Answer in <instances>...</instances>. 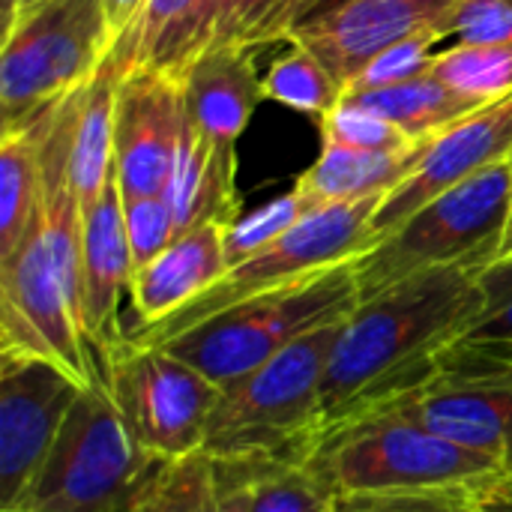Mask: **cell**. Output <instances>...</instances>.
Wrapping results in <instances>:
<instances>
[{
    "label": "cell",
    "mask_w": 512,
    "mask_h": 512,
    "mask_svg": "<svg viewBox=\"0 0 512 512\" xmlns=\"http://www.w3.org/2000/svg\"><path fill=\"white\" fill-rule=\"evenodd\" d=\"M483 264L420 270L345 318L324 378V432L417 390L483 306ZM324 438V435H321Z\"/></svg>",
    "instance_id": "obj_1"
},
{
    "label": "cell",
    "mask_w": 512,
    "mask_h": 512,
    "mask_svg": "<svg viewBox=\"0 0 512 512\" xmlns=\"http://www.w3.org/2000/svg\"><path fill=\"white\" fill-rule=\"evenodd\" d=\"M342 321H330L219 393L204 453L228 462L306 459L324 435V378Z\"/></svg>",
    "instance_id": "obj_2"
},
{
    "label": "cell",
    "mask_w": 512,
    "mask_h": 512,
    "mask_svg": "<svg viewBox=\"0 0 512 512\" xmlns=\"http://www.w3.org/2000/svg\"><path fill=\"white\" fill-rule=\"evenodd\" d=\"M360 303L354 261L318 270L294 285L243 300L162 342L219 390L264 366L300 336L348 318Z\"/></svg>",
    "instance_id": "obj_3"
},
{
    "label": "cell",
    "mask_w": 512,
    "mask_h": 512,
    "mask_svg": "<svg viewBox=\"0 0 512 512\" xmlns=\"http://www.w3.org/2000/svg\"><path fill=\"white\" fill-rule=\"evenodd\" d=\"M312 459L336 495L477 486L504 474L495 459L432 432L396 402L327 429Z\"/></svg>",
    "instance_id": "obj_4"
},
{
    "label": "cell",
    "mask_w": 512,
    "mask_h": 512,
    "mask_svg": "<svg viewBox=\"0 0 512 512\" xmlns=\"http://www.w3.org/2000/svg\"><path fill=\"white\" fill-rule=\"evenodd\" d=\"M156 465L99 375L75 399L42 471L9 512H126Z\"/></svg>",
    "instance_id": "obj_5"
},
{
    "label": "cell",
    "mask_w": 512,
    "mask_h": 512,
    "mask_svg": "<svg viewBox=\"0 0 512 512\" xmlns=\"http://www.w3.org/2000/svg\"><path fill=\"white\" fill-rule=\"evenodd\" d=\"M111 42L102 0H6L0 45L3 129L81 87Z\"/></svg>",
    "instance_id": "obj_6"
},
{
    "label": "cell",
    "mask_w": 512,
    "mask_h": 512,
    "mask_svg": "<svg viewBox=\"0 0 512 512\" xmlns=\"http://www.w3.org/2000/svg\"><path fill=\"white\" fill-rule=\"evenodd\" d=\"M512 204V156L420 207L354 258L360 300L447 264H492Z\"/></svg>",
    "instance_id": "obj_7"
},
{
    "label": "cell",
    "mask_w": 512,
    "mask_h": 512,
    "mask_svg": "<svg viewBox=\"0 0 512 512\" xmlns=\"http://www.w3.org/2000/svg\"><path fill=\"white\" fill-rule=\"evenodd\" d=\"M378 204H381V198H366V201L324 204V207L309 210L279 240L267 243L255 255L228 267L225 276L213 288H207L198 300H192L171 318H165L153 327H144V330H129L126 336L141 345H162L171 336H177V333H183V330H189L243 300L294 285L318 270L354 261L375 243L372 219H375Z\"/></svg>",
    "instance_id": "obj_8"
},
{
    "label": "cell",
    "mask_w": 512,
    "mask_h": 512,
    "mask_svg": "<svg viewBox=\"0 0 512 512\" xmlns=\"http://www.w3.org/2000/svg\"><path fill=\"white\" fill-rule=\"evenodd\" d=\"M99 375L132 438L156 462L201 453L219 387L165 345L123 336L96 354Z\"/></svg>",
    "instance_id": "obj_9"
},
{
    "label": "cell",
    "mask_w": 512,
    "mask_h": 512,
    "mask_svg": "<svg viewBox=\"0 0 512 512\" xmlns=\"http://www.w3.org/2000/svg\"><path fill=\"white\" fill-rule=\"evenodd\" d=\"M0 357L51 363L84 390L99 378V360L81 321V297L45 243L39 204L18 246L0 258Z\"/></svg>",
    "instance_id": "obj_10"
},
{
    "label": "cell",
    "mask_w": 512,
    "mask_h": 512,
    "mask_svg": "<svg viewBox=\"0 0 512 512\" xmlns=\"http://www.w3.org/2000/svg\"><path fill=\"white\" fill-rule=\"evenodd\" d=\"M432 432L495 459L512 477V357L456 345L411 393L396 399Z\"/></svg>",
    "instance_id": "obj_11"
},
{
    "label": "cell",
    "mask_w": 512,
    "mask_h": 512,
    "mask_svg": "<svg viewBox=\"0 0 512 512\" xmlns=\"http://www.w3.org/2000/svg\"><path fill=\"white\" fill-rule=\"evenodd\" d=\"M81 390L51 363L0 357V512L33 486Z\"/></svg>",
    "instance_id": "obj_12"
},
{
    "label": "cell",
    "mask_w": 512,
    "mask_h": 512,
    "mask_svg": "<svg viewBox=\"0 0 512 512\" xmlns=\"http://www.w3.org/2000/svg\"><path fill=\"white\" fill-rule=\"evenodd\" d=\"M183 117V75L153 66H138L123 75L114 114V171L123 198L165 195Z\"/></svg>",
    "instance_id": "obj_13"
},
{
    "label": "cell",
    "mask_w": 512,
    "mask_h": 512,
    "mask_svg": "<svg viewBox=\"0 0 512 512\" xmlns=\"http://www.w3.org/2000/svg\"><path fill=\"white\" fill-rule=\"evenodd\" d=\"M512 156V93L492 99L438 132L411 177L381 198L372 219V240L393 234L420 207L450 192L453 186L483 174ZM372 243V246H375Z\"/></svg>",
    "instance_id": "obj_14"
},
{
    "label": "cell",
    "mask_w": 512,
    "mask_h": 512,
    "mask_svg": "<svg viewBox=\"0 0 512 512\" xmlns=\"http://www.w3.org/2000/svg\"><path fill=\"white\" fill-rule=\"evenodd\" d=\"M450 9L417 0H330L303 15L285 42L309 48L348 87L378 54L423 27L447 21Z\"/></svg>",
    "instance_id": "obj_15"
},
{
    "label": "cell",
    "mask_w": 512,
    "mask_h": 512,
    "mask_svg": "<svg viewBox=\"0 0 512 512\" xmlns=\"http://www.w3.org/2000/svg\"><path fill=\"white\" fill-rule=\"evenodd\" d=\"M132 273L135 261L123 219V192L117 171H111L102 198L84 213L81 321L96 354L126 336L120 327V300L129 294Z\"/></svg>",
    "instance_id": "obj_16"
},
{
    "label": "cell",
    "mask_w": 512,
    "mask_h": 512,
    "mask_svg": "<svg viewBox=\"0 0 512 512\" xmlns=\"http://www.w3.org/2000/svg\"><path fill=\"white\" fill-rule=\"evenodd\" d=\"M255 54L258 48L249 45H213L183 72L186 117L219 150H237L240 135L264 99Z\"/></svg>",
    "instance_id": "obj_17"
},
{
    "label": "cell",
    "mask_w": 512,
    "mask_h": 512,
    "mask_svg": "<svg viewBox=\"0 0 512 512\" xmlns=\"http://www.w3.org/2000/svg\"><path fill=\"white\" fill-rule=\"evenodd\" d=\"M225 234L228 225L204 222L180 234L150 264L135 270L129 285V300L135 309L132 330H144L171 318L225 276Z\"/></svg>",
    "instance_id": "obj_18"
},
{
    "label": "cell",
    "mask_w": 512,
    "mask_h": 512,
    "mask_svg": "<svg viewBox=\"0 0 512 512\" xmlns=\"http://www.w3.org/2000/svg\"><path fill=\"white\" fill-rule=\"evenodd\" d=\"M165 195L174 207L177 237L204 222H222L231 228L243 216L237 195V150L213 147L192 120L183 117L174 174Z\"/></svg>",
    "instance_id": "obj_19"
},
{
    "label": "cell",
    "mask_w": 512,
    "mask_h": 512,
    "mask_svg": "<svg viewBox=\"0 0 512 512\" xmlns=\"http://www.w3.org/2000/svg\"><path fill=\"white\" fill-rule=\"evenodd\" d=\"M132 69V57L123 39H114L96 72L81 90L75 138H72V183L87 213L105 192L114 171V114L123 75Z\"/></svg>",
    "instance_id": "obj_20"
},
{
    "label": "cell",
    "mask_w": 512,
    "mask_h": 512,
    "mask_svg": "<svg viewBox=\"0 0 512 512\" xmlns=\"http://www.w3.org/2000/svg\"><path fill=\"white\" fill-rule=\"evenodd\" d=\"M429 141L432 138L393 153H357L342 147H321L315 165H309L294 186L309 198L312 207L384 198L411 177Z\"/></svg>",
    "instance_id": "obj_21"
},
{
    "label": "cell",
    "mask_w": 512,
    "mask_h": 512,
    "mask_svg": "<svg viewBox=\"0 0 512 512\" xmlns=\"http://www.w3.org/2000/svg\"><path fill=\"white\" fill-rule=\"evenodd\" d=\"M126 512H246L240 465L204 450L162 462Z\"/></svg>",
    "instance_id": "obj_22"
},
{
    "label": "cell",
    "mask_w": 512,
    "mask_h": 512,
    "mask_svg": "<svg viewBox=\"0 0 512 512\" xmlns=\"http://www.w3.org/2000/svg\"><path fill=\"white\" fill-rule=\"evenodd\" d=\"M57 102L0 132V258L18 246L36 213L42 183V147Z\"/></svg>",
    "instance_id": "obj_23"
},
{
    "label": "cell",
    "mask_w": 512,
    "mask_h": 512,
    "mask_svg": "<svg viewBox=\"0 0 512 512\" xmlns=\"http://www.w3.org/2000/svg\"><path fill=\"white\" fill-rule=\"evenodd\" d=\"M345 99L378 111L381 117H387L390 123H396L405 135H411L417 141L435 138L438 132H444L447 126L459 123L462 117H468L471 111L480 108V102L462 96L459 90H453L432 72L402 81V84H393V87L354 93Z\"/></svg>",
    "instance_id": "obj_24"
},
{
    "label": "cell",
    "mask_w": 512,
    "mask_h": 512,
    "mask_svg": "<svg viewBox=\"0 0 512 512\" xmlns=\"http://www.w3.org/2000/svg\"><path fill=\"white\" fill-rule=\"evenodd\" d=\"M312 456L282 462H237L246 489V512L336 510V492Z\"/></svg>",
    "instance_id": "obj_25"
},
{
    "label": "cell",
    "mask_w": 512,
    "mask_h": 512,
    "mask_svg": "<svg viewBox=\"0 0 512 512\" xmlns=\"http://www.w3.org/2000/svg\"><path fill=\"white\" fill-rule=\"evenodd\" d=\"M342 96L345 87L309 48L297 42H291V48L276 57L264 75V99H273L303 114H315L318 120L330 114L342 102Z\"/></svg>",
    "instance_id": "obj_26"
},
{
    "label": "cell",
    "mask_w": 512,
    "mask_h": 512,
    "mask_svg": "<svg viewBox=\"0 0 512 512\" xmlns=\"http://www.w3.org/2000/svg\"><path fill=\"white\" fill-rule=\"evenodd\" d=\"M432 75L459 90L462 96L486 105L512 93V42L510 45H453L435 54Z\"/></svg>",
    "instance_id": "obj_27"
},
{
    "label": "cell",
    "mask_w": 512,
    "mask_h": 512,
    "mask_svg": "<svg viewBox=\"0 0 512 512\" xmlns=\"http://www.w3.org/2000/svg\"><path fill=\"white\" fill-rule=\"evenodd\" d=\"M318 126H321L324 147H342L357 153H393L417 144V138L405 135L396 123H390L378 111L348 99H342L330 114H324Z\"/></svg>",
    "instance_id": "obj_28"
},
{
    "label": "cell",
    "mask_w": 512,
    "mask_h": 512,
    "mask_svg": "<svg viewBox=\"0 0 512 512\" xmlns=\"http://www.w3.org/2000/svg\"><path fill=\"white\" fill-rule=\"evenodd\" d=\"M447 39V21L423 27L405 39H399L396 45H390L384 54H378L348 87L345 96L354 93H366V90H378V87H393L411 78H420L432 69V60L438 54V45ZM342 96V99H345Z\"/></svg>",
    "instance_id": "obj_29"
},
{
    "label": "cell",
    "mask_w": 512,
    "mask_h": 512,
    "mask_svg": "<svg viewBox=\"0 0 512 512\" xmlns=\"http://www.w3.org/2000/svg\"><path fill=\"white\" fill-rule=\"evenodd\" d=\"M309 210H315L309 204V198L294 186L291 192L267 201L264 207L240 216L228 234H225V258H228V267L240 264L243 258L255 255L258 249H264L267 243L279 240L285 231H291Z\"/></svg>",
    "instance_id": "obj_30"
},
{
    "label": "cell",
    "mask_w": 512,
    "mask_h": 512,
    "mask_svg": "<svg viewBox=\"0 0 512 512\" xmlns=\"http://www.w3.org/2000/svg\"><path fill=\"white\" fill-rule=\"evenodd\" d=\"M486 483L441 486V489L348 492V495H336V510L333 512H474L480 489Z\"/></svg>",
    "instance_id": "obj_31"
},
{
    "label": "cell",
    "mask_w": 512,
    "mask_h": 512,
    "mask_svg": "<svg viewBox=\"0 0 512 512\" xmlns=\"http://www.w3.org/2000/svg\"><path fill=\"white\" fill-rule=\"evenodd\" d=\"M192 6H195V0H147L144 3L135 27L120 36L129 45L132 69H138V66L165 69L168 66V57L180 39V30L189 18Z\"/></svg>",
    "instance_id": "obj_32"
},
{
    "label": "cell",
    "mask_w": 512,
    "mask_h": 512,
    "mask_svg": "<svg viewBox=\"0 0 512 512\" xmlns=\"http://www.w3.org/2000/svg\"><path fill=\"white\" fill-rule=\"evenodd\" d=\"M480 291V315L459 339V345H477L512 354V255L498 258L480 270Z\"/></svg>",
    "instance_id": "obj_33"
},
{
    "label": "cell",
    "mask_w": 512,
    "mask_h": 512,
    "mask_svg": "<svg viewBox=\"0 0 512 512\" xmlns=\"http://www.w3.org/2000/svg\"><path fill=\"white\" fill-rule=\"evenodd\" d=\"M123 219H126L135 270L150 264L159 252H165L177 240V219L168 195L123 198Z\"/></svg>",
    "instance_id": "obj_34"
},
{
    "label": "cell",
    "mask_w": 512,
    "mask_h": 512,
    "mask_svg": "<svg viewBox=\"0 0 512 512\" xmlns=\"http://www.w3.org/2000/svg\"><path fill=\"white\" fill-rule=\"evenodd\" d=\"M234 9H237V0H195L183 30H180V39L168 57L165 72L183 75L201 51L225 42Z\"/></svg>",
    "instance_id": "obj_35"
},
{
    "label": "cell",
    "mask_w": 512,
    "mask_h": 512,
    "mask_svg": "<svg viewBox=\"0 0 512 512\" xmlns=\"http://www.w3.org/2000/svg\"><path fill=\"white\" fill-rule=\"evenodd\" d=\"M447 36H456L459 45H510L512 0H456Z\"/></svg>",
    "instance_id": "obj_36"
},
{
    "label": "cell",
    "mask_w": 512,
    "mask_h": 512,
    "mask_svg": "<svg viewBox=\"0 0 512 512\" xmlns=\"http://www.w3.org/2000/svg\"><path fill=\"white\" fill-rule=\"evenodd\" d=\"M285 0H237V9H234V18H231V27H228V36L225 42L219 45H249V48H264V33L273 21V15L279 12Z\"/></svg>",
    "instance_id": "obj_37"
},
{
    "label": "cell",
    "mask_w": 512,
    "mask_h": 512,
    "mask_svg": "<svg viewBox=\"0 0 512 512\" xmlns=\"http://www.w3.org/2000/svg\"><path fill=\"white\" fill-rule=\"evenodd\" d=\"M321 3H324V0H285V3L279 6V12L273 15V21H270L267 33H264V45L285 39V36H288V30H291L303 15H309L315 6H321Z\"/></svg>",
    "instance_id": "obj_38"
},
{
    "label": "cell",
    "mask_w": 512,
    "mask_h": 512,
    "mask_svg": "<svg viewBox=\"0 0 512 512\" xmlns=\"http://www.w3.org/2000/svg\"><path fill=\"white\" fill-rule=\"evenodd\" d=\"M102 3H105L108 33H111V39H120L123 33H129L135 27L147 0H102Z\"/></svg>",
    "instance_id": "obj_39"
},
{
    "label": "cell",
    "mask_w": 512,
    "mask_h": 512,
    "mask_svg": "<svg viewBox=\"0 0 512 512\" xmlns=\"http://www.w3.org/2000/svg\"><path fill=\"white\" fill-rule=\"evenodd\" d=\"M474 512H512V477L501 474L480 489Z\"/></svg>",
    "instance_id": "obj_40"
},
{
    "label": "cell",
    "mask_w": 512,
    "mask_h": 512,
    "mask_svg": "<svg viewBox=\"0 0 512 512\" xmlns=\"http://www.w3.org/2000/svg\"><path fill=\"white\" fill-rule=\"evenodd\" d=\"M512 255V204L510 216H507V225H504V234H501V243H498V252H495V261L498 258H510Z\"/></svg>",
    "instance_id": "obj_41"
},
{
    "label": "cell",
    "mask_w": 512,
    "mask_h": 512,
    "mask_svg": "<svg viewBox=\"0 0 512 512\" xmlns=\"http://www.w3.org/2000/svg\"><path fill=\"white\" fill-rule=\"evenodd\" d=\"M324 3H330V0H324ZM417 3H441V6H453L456 0H417ZM318 9V6H315Z\"/></svg>",
    "instance_id": "obj_42"
},
{
    "label": "cell",
    "mask_w": 512,
    "mask_h": 512,
    "mask_svg": "<svg viewBox=\"0 0 512 512\" xmlns=\"http://www.w3.org/2000/svg\"><path fill=\"white\" fill-rule=\"evenodd\" d=\"M510 357H512V354H510Z\"/></svg>",
    "instance_id": "obj_43"
}]
</instances>
